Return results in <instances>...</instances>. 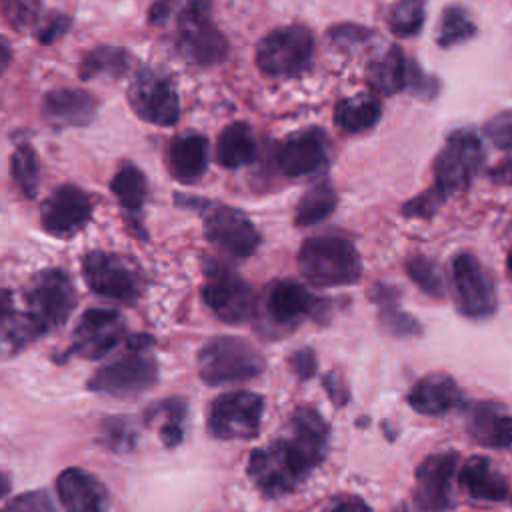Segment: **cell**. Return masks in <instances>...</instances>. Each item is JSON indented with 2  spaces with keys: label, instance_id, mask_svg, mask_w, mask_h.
I'll return each instance as SVG.
<instances>
[{
  "label": "cell",
  "instance_id": "obj_1",
  "mask_svg": "<svg viewBox=\"0 0 512 512\" xmlns=\"http://www.w3.org/2000/svg\"><path fill=\"white\" fill-rule=\"evenodd\" d=\"M322 462L292 434L256 448L248 458V476L266 496H284Z\"/></svg>",
  "mask_w": 512,
  "mask_h": 512
},
{
  "label": "cell",
  "instance_id": "obj_2",
  "mask_svg": "<svg viewBox=\"0 0 512 512\" xmlns=\"http://www.w3.org/2000/svg\"><path fill=\"white\" fill-rule=\"evenodd\" d=\"M298 268L310 284L320 288L348 286L358 282L362 274L360 256L354 244L334 234L314 236L302 242Z\"/></svg>",
  "mask_w": 512,
  "mask_h": 512
},
{
  "label": "cell",
  "instance_id": "obj_3",
  "mask_svg": "<svg viewBox=\"0 0 512 512\" xmlns=\"http://www.w3.org/2000/svg\"><path fill=\"white\" fill-rule=\"evenodd\" d=\"M262 370V354L236 336H214L198 350V374L208 386L246 382Z\"/></svg>",
  "mask_w": 512,
  "mask_h": 512
},
{
  "label": "cell",
  "instance_id": "obj_4",
  "mask_svg": "<svg viewBox=\"0 0 512 512\" xmlns=\"http://www.w3.org/2000/svg\"><path fill=\"white\" fill-rule=\"evenodd\" d=\"M482 164L484 146L480 136L470 128L456 130L446 138L434 160V186L430 190L444 202L450 194L468 188Z\"/></svg>",
  "mask_w": 512,
  "mask_h": 512
},
{
  "label": "cell",
  "instance_id": "obj_5",
  "mask_svg": "<svg viewBox=\"0 0 512 512\" xmlns=\"http://www.w3.org/2000/svg\"><path fill=\"white\" fill-rule=\"evenodd\" d=\"M26 316L42 334L60 328L76 308V290L70 276L48 268L30 278L24 290Z\"/></svg>",
  "mask_w": 512,
  "mask_h": 512
},
{
  "label": "cell",
  "instance_id": "obj_6",
  "mask_svg": "<svg viewBox=\"0 0 512 512\" xmlns=\"http://www.w3.org/2000/svg\"><path fill=\"white\" fill-rule=\"evenodd\" d=\"M314 54L312 32L300 24L268 32L256 46V66L266 76H298Z\"/></svg>",
  "mask_w": 512,
  "mask_h": 512
},
{
  "label": "cell",
  "instance_id": "obj_7",
  "mask_svg": "<svg viewBox=\"0 0 512 512\" xmlns=\"http://www.w3.org/2000/svg\"><path fill=\"white\" fill-rule=\"evenodd\" d=\"M178 48L198 66H212L226 58L228 42L210 16V0H186L178 14Z\"/></svg>",
  "mask_w": 512,
  "mask_h": 512
},
{
  "label": "cell",
  "instance_id": "obj_8",
  "mask_svg": "<svg viewBox=\"0 0 512 512\" xmlns=\"http://www.w3.org/2000/svg\"><path fill=\"white\" fill-rule=\"evenodd\" d=\"M264 398L256 392L234 390L220 394L208 410V432L218 440H252L262 422Z\"/></svg>",
  "mask_w": 512,
  "mask_h": 512
},
{
  "label": "cell",
  "instance_id": "obj_9",
  "mask_svg": "<svg viewBox=\"0 0 512 512\" xmlns=\"http://www.w3.org/2000/svg\"><path fill=\"white\" fill-rule=\"evenodd\" d=\"M158 380V364L144 350H132L126 356L102 366L88 380V388L114 398H132L150 390Z\"/></svg>",
  "mask_w": 512,
  "mask_h": 512
},
{
  "label": "cell",
  "instance_id": "obj_10",
  "mask_svg": "<svg viewBox=\"0 0 512 512\" xmlns=\"http://www.w3.org/2000/svg\"><path fill=\"white\" fill-rule=\"evenodd\" d=\"M128 102L138 118L156 126H174L180 116V100L172 80L158 70H140L128 88Z\"/></svg>",
  "mask_w": 512,
  "mask_h": 512
},
{
  "label": "cell",
  "instance_id": "obj_11",
  "mask_svg": "<svg viewBox=\"0 0 512 512\" xmlns=\"http://www.w3.org/2000/svg\"><path fill=\"white\" fill-rule=\"evenodd\" d=\"M202 300L222 322L228 324L246 322L256 310L254 290L238 274L222 266L206 268Z\"/></svg>",
  "mask_w": 512,
  "mask_h": 512
},
{
  "label": "cell",
  "instance_id": "obj_12",
  "mask_svg": "<svg viewBox=\"0 0 512 512\" xmlns=\"http://www.w3.org/2000/svg\"><path fill=\"white\" fill-rule=\"evenodd\" d=\"M82 276L88 288L110 300L134 302L140 294V276L120 256L92 250L82 258Z\"/></svg>",
  "mask_w": 512,
  "mask_h": 512
},
{
  "label": "cell",
  "instance_id": "obj_13",
  "mask_svg": "<svg viewBox=\"0 0 512 512\" xmlns=\"http://www.w3.org/2000/svg\"><path fill=\"white\" fill-rule=\"evenodd\" d=\"M452 284L458 310L464 316L480 320L496 312L498 298L494 284L476 256L460 252L452 258Z\"/></svg>",
  "mask_w": 512,
  "mask_h": 512
},
{
  "label": "cell",
  "instance_id": "obj_14",
  "mask_svg": "<svg viewBox=\"0 0 512 512\" xmlns=\"http://www.w3.org/2000/svg\"><path fill=\"white\" fill-rule=\"evenodd\" d=\"M204 236L210 244L234 258H248L260 244L254 224L240 210L228 206L210 208L204 216Z\"/></svg>",
  "mask_w": 512,
  "mask_h": 512
},
{
  "label": "cell",
  "instance_id": "obj_15",
  "mask_svg": "<svg viewBox=\"0 0 512 512\" xmlns=\"http://www.w3.org/2000/svg\"><path fill=\"white\" fill-rule=\"evenodd\" d=\"M124 334L126 326L116 310L90 308L82 314L74 330L70 352L88 360H96L112 352Z\"/></svg>",
  "mask_w": 512,
  "mask_h": 512
},
{
  "label": "cell",
  "instance_id": "obj_16",
  "mask_svg": "<svg viewBox=\"0 0 512 512\" xmlns=\"http://www.w3.org/2000/svg\"><path fill=\"white\" fill-rule=\"evenodd\" d=\"M458 466L456 452H436L426 456L416 468L414 504L422 512H444L450 506L452 476Z\"/></svg>",
  "mask_w": 512,
  "mask_h": 512
},
{
  "label": "cell",
  "instance_id": "obj_17",
  "mask_svg": "<svg viewBox=\"0 0 512 512\" xmlns=\"http://www.w3.org/2000/svg\"><path fill=\"white\" fill-rule=\"evenodd\" d=\"M90 218V200L88 196L72 186H58L50 198L44 202L40 212L42 228L58 238H66L76 234Z\"/></svg>",
  "mask_w": 512,
  "mask_h": 512
},
{
  "label": "cell",
  "instance_id": "obj_18",
  "mask_svg": "<svg viewBox=\"0 0 512 512\" xmlns=\"http://www.w3.org/2000/svg\"><path fill=\"white\" fill-rule=\"evenodd\" d=\"M56 492L66 512H108L106 486L90 472L70 466L58 474Z\"/></svg>",
  "mask_w": 512,
  "mask_h": 512
},
{
  "label": "cell",
  "instance_id": "obj_19",
  "mask_svg": "<svg viewBox=\"0 0 512 512\" xmlns=\"http://www.w3.org/2000/svg\"><path fill=\"white\" fill-rule=\"evenodd\" d=\"M96 98L80 88H56L42 100V116L50 126H86L96 116Z\"/></svg>",
  "mask_w": 512,
  "mask_h": 512
},
{
  "label": "cell",
  "instance_id": "obj_20",
  "mask_svg": "<svg viewBox=\"0 0 512 512\" xmlns=\"http://www.w3.org/2000/svg\"><path fill=\"white\" fill-rule=\"evenodd\" d=\"M408 404L418 414L442 416L462 404V390L452 376L432 372L412 386L408 392Z\"/></svg>",
  "mask_w": 512,
  "mask_h": 512
},
{
  "label": "cell",
  "instance_id": "obj_21",
  "mask_svg": "<svg viewBox=\"0 0 512 512\" xmlns=\"http://www.w3.org/2000/svg\"><path fill=\"white\" fill-rule=\"evenodd\" d=\"M326 138L320 130H302L292 134L278 152V164L284 174L298 178L316 172L326 164Z\"/></svg>",
  "mask_w": 512,
  "mask_h": 512
},
{
  "label": "cell",
  "instance_id": "obj_22",
  "mask_svg": "<svg viewBox=\"0 0 512 512\" xmlns=\"http://www.w3.org/2000/svg\"><path fill=\"white\" fill-rule=\"evenodd\" d=\"M316 308V298L294 280H278L266 294V312L270 320L280 326H292L314 314Z\"/></svg>",
  "mask_w": 512,
  "mask_h": 512
},
{
  "label": "cell",
  "instance_id": "obj_23",
  "mask_svg": "<svg viewBox=\"0 0 512 512\" xmlns=\"http://www.w3.org/2000/svg\"><path fill=\"white\" fill-rule=\"evenodd\" d=\"M168 168L180 182L198 180L208 168V140L198 132L176 136L168 146Z\"/></svg>",
  "mask_w": 512,
  "mask_h": 512
},
{
  "label": "cell",
  "instance_id": "obj_24",
  "mask_svg": "<svg viewBox=\"0 0 512 512\" xmlns=\"http://www.w3.org/2000/svg\"><path fill=\"white\" fill-rule=\"evenodd\" d=\"M460 484L476 500L498 502L508 494L506 478L494 470L486 456H472L462 464Z\"/></svg>",
  "mask_w": 512,
  "mask_h": 512
},
{
  "label": "cell",
  "instance_id": "obj_25",
  "mask_svg": "<svg viewBox=\"0 0 512 512\" xmlns=\"http://www.w3.org/2000/svg\"><path fill=\"white\" fill-rule=\"evenodd\" d=\"M468 432L482 446L508 448L512 446V416L498 412L486 402H480L470 412Z\"/></svg>",
  "mask_w": 512,
  "mask_h": 512
},
{
  "label": "cell",
  "instance_id": "obj_26",
  "mask_svg": "<svg viewBox=\"0 0 512 512\" xmlns=\"http://www.w3.org/2000/svg\"><path fill=\"white\" fill-rule=\"evenodd\" d=\"M380 100L370 92H360L340 100L334 108V122L348 134H360L376 126L380 120Z\"/></svg>",
  "mask_w": 512,
  "mask_h": 512
},
{
  "label": "cell",
  "instance_id": "obj_27",
  "mask_svg": "<svg viewBox=\"0 0 512 512\" xmlns=\"http://www.w3.org/2000/svg\"><path fill=\"white\" fill-rule=\"evenodd\" d=\"M410 76V60H406L404 52L398 46H390L380 58L370 62L368 66V82L378 92L390 96L408 88Z\"/></svg>",
  "mask_w": 512,
  "mask_h": 512
},
{
  "label": "cell",
  "instance_id": "obj_28",
  "mask_svg": "<svg viewBox=\"0 0 512 512\" xmlns=\"http://www.w3.org/2000/svg\"><path fill=\"white\" fill-rule=\"evenodd\" d=\"M256 158V138L248 124L234 122L226 126L216 142V160L224 168H240Z\"/></svg>",
  "mask_w": 512,
  "mask_h": 512
},
{
  "label": "cell",
  "instance_id": "obj_29",
  "mask_svg": "<svg viewBox=\"0 0 512 512\" xmlns=\"http://www.w3.org/2000/svg\"><path fill=\"white\" fill-rule=\"evenodd\" d=\"M130 64H132L130 52L116 46H98L84 56L80 64V76L84 80L120 78L130 70Z\"/></svg>",
  "mask_w": 512,
  "mask_h": 512
},
{
  "label": "cell",
  "instance_id": "obj_30",
  "mask_svg": "<svg viewBox=\"0 0 512 512\" xmlns=\"http://www.w3.org/2000/svg\"><path fill=\"white\" fill-rule=\"evenodd\" d=\"M336 192L334 188L324 180L314 184L312 188H308L294 212V222L298 226H312L318 224L320 220L328 218L332 214V210L336 208Z\"/></svg>",
  "mask_w": 512,
  "mask_h": 512
},
{
  "label": "cell",
  "instance_id": "obj_31",
  "mask_svg": "<svg viewBox=\"0 0 512 512\" xmlns=\"http://www.w3.org/2000/svg\"><path fill=\"white\" fill-rule=\"evenodd\" d=\"M40 332L26 316V312H18L10 304V292H4L2 304V342L6 352H18L32 340H36Z\"/></svg>",
  "mask_w": 512,
  "mask_h": 512
},
{
  "label": "cell",
  "instance_id": "obj_32",
  "mask_svg": "<svg viewBox=\"0 0 512 512\" xmlns=\"http://www.w3.org/2000/svg\"><path fill=\"white\" fill-rule=\"evenodd\" d=\"M110 190L114 196L120 200L122 208L136 212L142 208L146 194H148V184L146 176L140 172L138 166L134 164H124L112 178Z\"/></svg>",
  "mask_w": 512,
  "mask_h": 512
},
{
  "label": "cell",
  "instance_id": "obj_33",
  "mask_svg": "<svg viewBox=\"0 0 512 512\" xmlns=\"http://www.w3.org/2000/svg\"><path fill=\"white\" fill-rule=\"evenodd\" d=\"M474 34H476V26L470 14L466 12V8H462L460 4H450L444 8L438 20V30H436L438 46L450 48L470 40Z\"/></svg>",
  "mask_w": 512,
  "mask_h": 512
},
{
  "label": "cell",
  "instance_id": "obj_34",
  "mask_svg": "<svg viewBox=\"0 0 512 512\" xmlns=\"http://www.w3.org/2000/svg\"><path fill=\"white\" fill-rule=\"evenodd\" d=\"M374 302L378 304V316H380V324L386 332L394 334V336H414L420 334V324L416 318H412L410 314H406L404 310H400L394 302V294L390 288L386 286H378L376 294H374Z\"/></svg>",
  "mask_w": 512,
  "mask_h": 512
},
{
  "label": "cell",
  "instance_id": "obj_35",
  "mask_svg": "<svg viewBox=\"0 0 512 512\" xmlns=\"http://www.w3.org/2000/svg\"><path fill=\"white\" fill-rule=\"evenodd\" d=\"M406 274L424 294H428L432 298H444L446 282H444L440 266L434 260H430L426 256H412L406 262Z\"/></svg>",
  "mask_w": 512,
  "mask_h": 512
},
{
  "label": "cell",
  "instance_id": "obj_36",
  "mask_svg": "<svg viewBox=\"0 0 512 512\" xmlns=\"http://www.w3.org/2000/svg\"><path fill=\"white\" fill-rule=\"evenodd\" d=\"M424 18V0H398L388 14V26L394 36L410 38L420 32Z\"/></svg>",
  "mask_w": 512,
  "mask_h": 512
},
{
  "label": "cell",
  "instance_id": "obj_37",
  "mask_svg": "<svg viewBox=\"0 0 512 512\" xmlns=\"http://www.w3.org/2000/svg\"><path fill=\"white\" fill-rule=\"evenodd\" d=\"M150 414L164 416L158 434L166 446H176L182 442L186 428V404L180 398H168L166 402L152 406Z\"/></svg>",
  "mask_w": 512,
  "mask_h": 512
},
{
  "label": "cell",
  "instance_id": "obj_38",
  "mask_svg": "<svg viewBox=\"0 0 512 512\" xmlns=\"http://www.w3.org/2000/svg\"><path fill=\"white\" fill-rule=\"evenodd\" d=\"M12 178L26 198H34L38 192V160L30 146L20 144L10 158Z\"/></svg>",
  "mask_w": 512,
  "mask_h": 512
},
{
  "label": "cell",
  "instance_id": "obj_39",
  "mask_svg": "<svg viewBox=\"0 0 512 512\" xmlns=\"http://www.w3.org/2000/svg\"><path fill=\"white\" fill-rule=\"evenodd\" d=\"M40 12V0H2L4 20L14 30L30 28Z\"/></svg>",
  "mask_w": 512,
  "mask_h": 512
},
{
  "label": "cell",
  "instance_id": "obj_40",
  "mask_svg": "<svg viewBox=\"0 0 512 512\" xmlns=\"http://www.w3.org/2000/svg\"><path fill=\"white\" fill-rule=\"evenodd\" d=\"M484 130L496 148L512 152V110H502L494 114L486 122Z\"/></svg>",
  "mask_w": 512,
  "mask_h": 512
},
{
  "label": "cell",
  "instance_id": "obj_41",
  "mask_svg": "<svg viewBox=\"0 0 512 512\" xmlns=\"http://www.w3.org/2000/svg\"><path fill=\"white\" fill-rule=\"evenodd\" d=\"M2 512H54V504L44 490H32L14 496Z\"/></svg>",
  "mask_w": 512,
  "mask_h": 512
},
{
  "label": "cell",
  "instance_id": "obj_42",
  "mask_svg": "<svg viewBox=\"0 0 512 512\" xmlns=\"http://www.w3.org/2000/svg\"><path fill=\"white\" fill-rule=\"evenodd\" d=\"M408 90L420 98H434L438 94V80L434 76H428L420 70L416 62L410 60V76H408Z\"/></svg>",
  "mask_w": 512,
  "mask_h": 512
},
{
  "label": "cell",
  "instance_id": "obj_43",
  "mask_svg": "<svg viewBox=\"0 0 512 512\" xmlns=\"http://www.w3.org/2000/svg\"><path fill=\"white\" fill-rule=\"evenodd\" d=\"M290 368L292 372L300 378V380H308L314 376L316 372V356L310 348H298L292 356H290Z\"/></svg>",
  "mask_w": 512,
  "mask_h": 512
},
{
  "label": "cell",
  "instance_id": "obj_44",
  "mask_svg": "<svg viewBox=\"0 0 512 512\" xmlns=\"http://www.w3.org/2000/svg\"><path fill=\"white\" fill-rule=\"evenodd\" d=\"M68 18L64 14H50L44 22V26L38 30V38L40 42H54L56 38H60L66 30H68Z\"/></svg>",
  "mask_w": 512,
  "mask_h": 512
},
{
  "label": "cell",
  "instance_id": "obj_45",
  "mask_svg": "<svg viewBox=\"0 0 512 512\" xmlns=\"http://www.w3.org/2000/svg\"><path fill=\"white\" fill-rule=\"evenodd\" d=\"M370 32L368 30H364V28H360V26H356V24H346V26H338V28H332L330 30V40L334 42V44H338V46H342V44H356V42H362V38H366Z\"/></svg>",
  "mask_w": 512,
  "mask_h": 512
},
{
  "label": "cell",
  "instance_id": "obj_46",
  "mask_svg": "<svg viewBox=\"0 0 512 512\" xmlns=\"http://www.w3.org/2000/svg\"><path fill=\"white\" fill-rule=\"evenodd\" d=\"M326 512H372V510L358 496H342V498L334 500Z\"/></svg>",
  "mask_w": 512,
  "mask_h": 512
},
{
  "label": "cell",
  "instance_id": "obj_47",
  "mask_svg": "<svg viewBox=\"0 0 512 512\" xmlns=\"http://www.w3.org/2000/svg\"><path fill=\"white\" fill-rule=\"evenodd\" d=\"M490 180L496 184H512V160H504L490 170Z\"/></svg>",
  "mask_w": 512,
  "mask_h": 512
},
{
  "label": "cell",
  "instance_id": "obj_48",
  "mask_svg": "<svg viewBox=\"0 0 512 512\" xmlns=\"http://www.w3.org/2000/svg\"><path fill=\"white\" fill-rule=\"evenodd\" d=\"M2 48H4V52H2V66L6 68L8 66V62H10V48H8V44L6 42H2Z\"/></svg>",
  "mask_w": 512,
  "mask_h": 512
},
{
  "label": "cell",
  "instance_id": "obj_49",
  "mask_svg": "<svg viewBox=\"0 0 512 512\" xmlns=\"http://www.w3.org/2000/svg\"><path fill=\"white\" fill-rule=\"evenodd\" d=\"M506 266H508V274H510V278H512V250H510V254H508V262H506Z\"/></svg>",
  "mask_w": 512,
  "mask_h": 512
}]
</instances>
